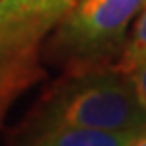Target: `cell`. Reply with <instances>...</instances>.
Here are the masks:
<instances>
[{"mask_svg":"<svg viewBox=\"0 0 146 146\" xmlns=\"http://www.w3.org/2000/svg\"><path fill=\"white\" fill-rule=\"evenodd\" d=\"M59 126L142 132L146 110L128 73L116 67L75 71L51 91L39 110V132Z\"/></svg>","mask_w":146,"mask_h":146,"instance_id":"obj_1","label":"cell"},{"mask_svg":"<svg viewBox=\"0 0 146 146\" xmlns=\"http://www.w3.org/2000/svg\"><path fill=\"white\" fill-rule=\"evenodd\" d=\"M77 0H0V128L10 108L43 77L49 35Z\"/></svg>","mask_w":146,"mask_h":146,"instance_id":"obj_2","label":"cell"},{"mask_svg":"<svg viewBox=\"0 0 146 146\" xmlns=\"http://www.w3.org/2000/svg\"><path fill=\"white\" fill-rule=\"evenodd\" d=\"M146 0H77L53 29L49 53L69 73L114 67Z\"/></svg>","mask_w":146,"mask_h":146,"instance_id":"obj_3","label":"cell"},{"mask_svg":"<svg viewBox=\"0 0 146 146\" xmlns=\"http://www.w3.org/2000/svg\"><path fill=\"white\" fill-rule=\"evenodd\" d=\"M140 132H114L96 128L59 126L41 130L29 146H130Z\"/></svg>","mask_w":146,"mask_h":146,"instance_id":"obj_4","label":"cell"},{"mask_svg":"<svg viewBox=\"0 0 146 146\" xmlns=\"http://www.w3.org/2000/svg\"><path fill=\"white\" fill-rule=\"evenodd\" d=\"M142 61H146V4L140 10L136 23H134V31L130 35V39L126 41V47L114 67L128 73Z\"/></svg>","mask_w":146,"mask_h":146,"instance_id":"obj_5","label":"cell"},{"mask_svg":"<svg viewBox=\"0 0 146 146\" xmlns=\"http://www.w3.org/2000/svg\"><path fill=\"white\" fill-rule=\"evenodd\" d=\"M128 77H130V81L134 85V91H136L140 104L146 110V61H142L140 65H136L134 69L128 71Z\"/></svg>","mask_w":146,"mask_h":146,"instance_id":"obj_6","label":"cell"},{"mask_svg":"<svg viewBox=\"0 0 146 146\" xmlns=\"http://www.w3.org/2000/svg\"><path fill=\"white\" fill-rule=\"evenodd\" d=\"M130 146H146V128H144V130L134 138V142L130 144Z\"/></svg>","mask_w":146,"mask_h":146,"instance_id":"obj_7","label":"cell"}]
</instances>
